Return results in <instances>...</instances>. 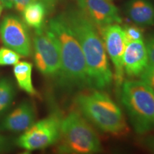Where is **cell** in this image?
Masks as SVG:
<instances>
[{
	"label": "cell",
	"instance_id": "6da1fadb",
	"mask_svg": "<svg viewBox=\"0 0 154 154\" xmlns=\"http://www.w3.org/2000/svg\"><path fill=\"white\" fill-rule=\"evenodd\" d=\"M63 16L82 49L90 87L100 91L108 89L112 84L113 74L104 44L95 24L83 10L72 9Z\"/></svg>",
	"mask_w": 154,
	"mask_h": 154
},
{
	"label": "cell",
	"instance_id": "7a4b0ae2",
	"mask_svg": "<svg viewBox=\"0 0 154 154\" xmlns=\"http://www.w3.org/2000/svg\"><path fill=\"white\" fill-rule=\"evenodd\" d=\"M48 29L57 37L60 49L61 70L57 77L59 85L69 90L90 87L82 49L63 14L50 19Z\"/></svg>",
	"mask_w": 154,
	"mask_h": 154
},
{
	"label": "cell",
	"instance_id": "3957f363",
	"mask_svg": "<svg viewBox=\"0 0 154 154\" xmlns=\"http://www.w3.org/2000/svg\"><path fill=\"white\" fill-rule=\"evenodd\" d=\"M75 101L81 114L101 131L113 135L127 131L121 109L103 91L82 94L77 96Z\"/></svg>",
	"mask_w": 154,
	"mask_h": 154
},
{
	"label": "cell",
	"instance_id": "277c9868",
	"mask_svg": "<svg viewBox=\"0 0 154 154\" xmlns=\"http://www.w3.org/2000/svg\"><path fill=\"white\" fill-rule=\"evenodd\" d=\"M121 101L137 134L154 128V89L142 80H128L122 84Z\"/></svg>",
	"mask_w": 154,
	"mask_h": 154
},
{
	"label": "cell",
	"instance_id": "5b68a950",
	"mask_svg": "<svg viewBox=\"0 0 154 154\" xmlns=\"http://www.w3.org/2000/svg\"><path fill=\"white\" fill-rule=\"evenodd\" d=\"M59 140L58 151L63 153L90 154L101 150L97 134L86 119L74 111L61 119Z\"/></svg>",
	"mask_w": 154,
	"mask_h": 154
},
{
	"label": "cell",
	"instance_id": "8992f818",
	"mask_svg": "<svg viewBox=\"0 0 154 154\" xmlns=\"http://www.w3.org/2000/svg\"><path fill=\"white\" fill-rule=\"evenodd\" d=\"M34 59L36 69L48 77H58L61 70L60 49L57 38L49 29L35 30Z\"/></svg>",
	"mask_w": 154,
	"mask_h": 154
},
{
	"label": "cell",
	"instance_id": "52a82bcc",
	"mask_svg": "<svg viewBox=\"0 0 154 154\" xmlns=\"http://www.w3.org/2000/svg\"><path fill=\"white\" fill-rule=\"evenodd\" d=\"M61 119L53 113L47 118L34 123L16 140L19 147L28 151L43 149L59 141Z\"/></svg>",
	"mask_w": 154,
	"mask_h": 154
},
{
	"label": "cell",
	"instance_id": "ba28073f",
	"mask_svg": "<svg viewBox=\"0 0 154 154\" xmlns=\"http://www.w3.org/2000/svg\"><path fill=\"white\" fill-rule=\"evenodd\" d=\"M0 38L6 47L14 50L22 57L32 54V42L27 25L19 17L8 14L0 24Z\"/></svg>",
	"mask_w": 154,
	"mask_h": 154
},
{
	"label": "cell",
	"instance_id": "9c48e42d",
	"mask_svg": "<svg viewBox=\"0 0 154 154\" xmlns=\"http://www.w3.org/2000/svg\"><path fill=\"white\" fill-rule=\"evenodd\" d=\"M101 29L106 51L114 67L116 83L118 86H121L124 76L123 57L126 46L124 29L118 24L108 25Z\"/></svg>",
	"mask_w": 154,
	"mask_h": 154
},
{
	"label": "cell",
	"instance_id": "30bf717a",
	"mask_svg": "<svg viewBox=\"0 0 154 154\" xmlns=\"http://www.w3.org/2000/svg\"><path fill=\"white\" fill-rule=\"evenodd\" d=\"M81 9L101 28L122 22L119 9L110 0H85Z\"/></svg>",
	"mask_w": 154,
	"mask_h": 154
},
{
	"label": "cell",
	"instance_id": "8fae6325",
	"mask_svg": "<svg viewBox=\"0 0 154 154\" xmlns=\"http://www.w3.org/2000/svg\"><path fill=\"white\" fill-rule=\"evenodd\" d=\"M36 110L29 101H24L0 122V130L14 133L24 132L35 123Z\"/></svg>",
	"mask_w": 154,
	"mask_h": 154
},
{
	"label": "cell",
	"instance_id": "7c38bea8",
	"mask_svg": "<svg viewBox=\"0 0 154 154\" xmlns=\"http://www.w3.org/2000/svg\"><path fill=\"white\" fill-rule=\"evenodd\" d=\"M148 65L147 50L143 40L127 44L123 57L124 73L130 77L140 76Z\"/></svg>",
	"mask_w": 154,
	"mask_h": 154
},
{
	"label": "cell",
	"instance_id": "4fadbf2b",
	"mask_svg": "<svg viewBox=\"0 0 154 154\" xmlns=\"http://www.w3.org/2000/svg\"><path fill=\"white\" fill-rule=\"evenodd\" d=\"M126 13L133 22L140 26L154 24V6L149 0H130Z\"/></svg>",
	"mask_w": 154,
	"mask_h": 154
},
{
	"label": "cell",
	"instance_id": "5bb4252c",
	"mask_svg": "<svg viewBox=\"0 0 154 154\" xmlns=\"http://www.w3.org/2000/svg\"><path fill=\"white\" fill-rule=\"evenodd\" d=\"M47 8L44 3L34 0L29 4L22 11L23 19L27 26L35 30L44 28V21L47 13Z\"/></svg>",
	"mask_w": 154,
	"mask_h": 154
},
{
	"label": "cell",
	"instance_id": "9a60e30c",
	"mask_svg": "<svg viewBox=\"0 0 154 154\" xmlns=\"http://www.w3.org/2000/svg\"><path fill=\"white\" fill-rule=\"evenodd\" d=\"M33 65L27 61H19L14 65L13 72L19 87L31 96H36L37 92L32 83Z\"/></svg>",
	"mask_w": 154,
	"mask_h": 154
},
{
	"label": "cell",
	"instance_id": "2e32d148",
	"mask_svg": "<svg viewBox=\"0 0 154 154\" xmlns=\"http://www.w3.org/2000/svg\"><path fill=\"white\" fill-rule=\"evenodd\" d=\"M15 96L16 88L13 81L9 77H2L0 79V116L11 107Z\"/></svg>",
	"mask_w": 154,
	"mask_h": 154
},
{
	"label": "cell",
	"instance_id": "e0dca14e",
	"mask_svg": "<svg viewBox=\"0 0 154 154\" xmlns=\"http://www.w3.org/2000/svg\"><path fill=\"white\" fill-rule=\"evenodd\" d=\"M21 55L8 47L0 48V66H14L20 60Z\"/></svg>",
	"mask_w": 154,
	"mask_h": 154
},
{
	"label": "cell",
	"instance_id": "ac0fdd59",
	"mask_svg": "<svg viewBox=\"0 0 154 154\" xmlns=\"http://www.w3.org/2000/svg\"><path fill=\"white\" fill-rule=\"evenodd\" d=\"M123 29L126 44L129 42L143 40V32L138 26L127 25Z\"/></svg>",
	"mask_w": 154,
	"mask_h": 154
},
{
	"label": "cell",
	"instance_id": "d6986e66",
	"mask_svg": "<svg viewBox=\"0 0 154 154\" xmlns=\"http://www.w3.org/2000/svg\"><path fill=\"white\" fill-rule=\"evenodd\" d=\"M140 80L143 81L154 89V66L148 65L143 73L140 75Z\"/></svg>",
	"mask_w": 154,
	"mask_h": 154
},
{
	"label": "cell",
	"instance_id": "ffe728a7",
	"mask_svg": "<svg viewBox=\"0 0 154 154\" xmlns=\"http://www.w3.org/2000/svg\"><path fill=\"white\" fill-rule=\"evenodd\" d=\"M145 44L149 58V64L154 66V35L150 36Z\"/></svg>",
	"mask_w": 154,
	"mask_h": 154
},
{
	"label": "cell",
	"instance_id": "44dd1931",
	"mask_svg": "<svg viewBox=\"0 0 154 154\" xmlns=\"http://www.w3.org/2000/svg\"><path fill=\"white\" fill-rule=\"evenodd\" d=\"M11 149V143L7 136L0 134V153L9 151Z\"/></svg>",
	"mask_w": 154,
	"mask_h": 154
},
{
	"label": "cell",
	"instance_id": "7402d4cb",
	"mask_svg": "<svg viewBox=\"0 0 154 154\" xmlns=\"http://www.w3.org/2000/svg\"><path fill=\"white\" fill-rule=\"evenodd\" d=\"M141 144L146 149L154 153V136H149L141 139Z\"/></svg>",
	"mask_w": 154,
	"mask_h": 154
},
{
	"label": "cell",
	"instance_id": "603a6c76",
	"mask_svg": "<svg viewBox=\"0 0 154 154\" xmlns=\"http://www.w3.org/2000/svg\"><path fill=\"white\" fill-rule=\"evenodd\" d=\"M34 0H14V7L19 12H22L25 7Z\"/></svg>",
	"mask_w": 154,
	"mask_h": 154
},
{
	"label": "cell",
	"instance_id": "cb8c5ba5",
	"mask_svg": "<svg viewBox=\"0 0 154 154\" xmlns=\"http://www.w3.org/2000/svg\"><path fill=\"white\" fill-rule=\"evenodd\" d=\"M38 1L44 3L46 7H47V9H51L54 7L56 4L59 2L61 0H38Z\"/></svg>",
	"mask_w": 154,
	"mask_h": 154
},
{
	"label": "cell",
	"instance_id": "d4e9b609",
	"mask_svg": "<svg viewBox=\"0 0 154 154\" xmlns=\"http://www.w3.org/2000/svg\"><path fill=\"white\" fill-rule=\"evenodd\" d=\"M0 2L5 8L11 9L14 7V0H0Z\"/></svg>",
	"mask_w": 154,
	"mask_h": 154
},
{
	"label": "cell",
	"instance_id": "484cf974",
	"mask_svg": "<svg viewBox=\"0 0 154 154\" xmlns=\"http://www.w3.org/2000/svg\"><path fill=\"white\" fill-rule=\"evenodd\" d=\"M84 1H85V0H77V2H78L79 5V7H80V8L82 7L83 5H84Z\"/></svg>",
	"mask_w": 154,
	"mask_h": 154
},
{
	"label": "cell",
	"instance_id": "4316f807",
	"mask_svg": "<svg viewBox=\"0 0 154 154\" xmlns=\"http://www.w3.org/2000/svg\"><path fill=\"white\" fill-rule=\"evenodd\" d=\"M3 8H4V7H3V6H2V4L0 3V16H1V14H2V12Z\"/></svg>",
	"mask_w": 154,
	"mask_h": 154
},
{
	"label": "cell",
	"instance_id": "83f0119b",
	"mask_svg": "<svg viewBox=\"0 0 154 154\" xmlns=\"http://www.w3.org/2000/svg\"><path fill=\"white\" fill-rule=\"evenodd\" d=\"M0 3H1V2H0Z\"/></svg>",
	"mask_w": 154,
	"mask_h": 154
}]
</instances>
